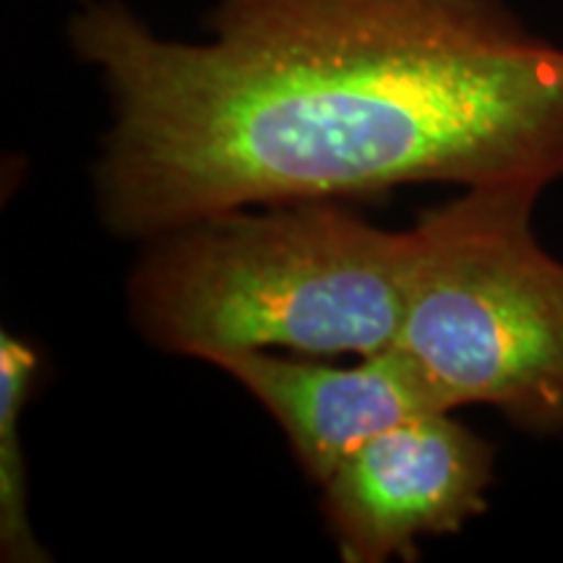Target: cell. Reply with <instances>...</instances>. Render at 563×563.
<instances>
[{
	"instance_id": "obj_3",
	"label": "cell",
	"mask_w": 563,
	"mask_h": 563,
	"mask_svg": "<svg viewBox=\"0 0 563 563\" xmlns=\"http://www.w3.org/2000/svg\"><path fill=\"white\" fill-rule=\"evenodd\" d=\"M540 191L467 188L412 228L397 347L452 410L488 405L522 431H563V264L532 230Z\"/></svg>"
},
{
	"instance_id": "obj_5",
	"label": "cell",
	"mask_w": 563,
	"mask_h": 563,
	"mask_svg": "<svg viewBox=\"0 0 563 563\" xmlns=\"http://www.w3.org/2000/svg\"><path fill=\"white\" fill-rule=\"evenodd\" d=\"M203 363L230 373L272 412L319 485L373 435L418 415L454 412L397 344L365 355L355 368L285 361L266 350L214 352Z\"/></svg>"
},
{
	"instance_id": "obj_2",
	"label": "cell",
	"mask_w": 563,
	"mask_h": 563,
	"mask_svg": "<svg viewBox=\"0 0 563 563\" xmlns=\"http://www.w3.org/2000/svg\"><path fill=\"white\" fill-rule=\"evenodd\" d=\"M410 258L412 230L373 228L334 199L222 211L154 238L131 279L133 321L199 361L269 347L376 355L402 327Z\"/></svg>"
},
{
	"instance_id": "obj_1",
	"label": "cell",
	"mask_w": 563,
	"mask_h": 563,
	"mask_svg": "<svg viewBox=\"0 0 563 563\" xmlns=\"http://www.w3.org/2000/svg\"><path fill=\"white\" fill-rule=\"evenodd\" d=\"M209 32L157 37L121 0L70 21L112 100L97 194L121 235L410 183L563 178V47L501 0H217Z\"/></svg>"
},
{
	"instance_id": "obj_4",
	"label": "cell",
	"mask_w": 563,
	"mask_h": 563,
	"mask_svg": "<svg viewBox=\"0 0 563 563\" xmlns=\"http://www.w3.org/2000/svg\"><path fill=\"white\" fill-rule=\"evenodd\" d=\"M493 446L452 412H428L357 446L323 488L347 563L412 561L422 534L460 532L488 506Z\"/></svg>"
},
{
	"instance_id": "obj_6",
	"label": "cell",
	"mask_w": 563,
	"mask_h": 563,
	"mask_svg": "<svg viewBox=\"0 0 563 563\" xmlns=\"http://www.w3.org/2000/svg\"><path fill=\"white\" fill-rule=\"evenodd\" d=\"M37 352L19 336L0 334V553L11 563L51 561L34 540L30 485L19 418L32 394Z\"/></svg>"
}]
</instances>
